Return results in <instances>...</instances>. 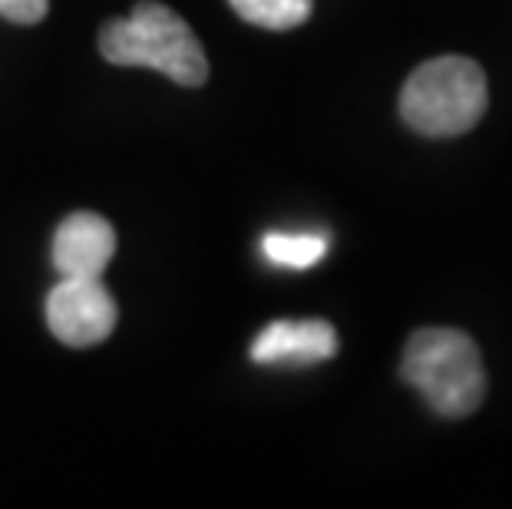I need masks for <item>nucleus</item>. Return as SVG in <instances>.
<instances>
[{"label": "nucleus", "instance_id": "1", "mask_svg": "<svg viewBox=\"0 0 512 509\" xmlns=\"http://www.w3.org/2000/svg\"><path fill=\"white\" fill-rule=\"evenodd\" d=\"M400 377L446 420L476 414L489 387L476 341L456 328L413 331L400 357Z\"/></svg>", "mask_w": 512, "mask_h": 509}, {"label": "nucleus", "instance_id": "2", "mask_svg": "<svg viewBox=\"0 0 512 509\" xmlns=\"http://www.w3.org/2000/svg\"><path fill=\"white\" fill-rule=\"evenodd\" d=\"M103 60L116 67H149L166 73L179 86H202L209 80V60L195 30L166 4L143 0L123 20L100 30Z\"/></svg>", "mask_w": 512, "mask_h": 509}, {"label": "nucleus", "instance_id": "3", "mask_svg": "<svg viewBox=\"0 0 512 509\" xmlns=\"http://www.w3.org/2000/svg\"><path fill=\"white\" fill-rule=\"evenodd\" d=\"M489 106L486 73L470 57H433L410 73L400 90V116L413 133L453 139L479 126Z\"/></svg>", "mask_w": 512, "mask_h": 509}, {"label": "nucleus", "instance_id": "4", "mask_svg": "<svg viewBox=\"0 0 512 509\" xmlns=\"http://www.w3.org/2000/svg\"><path fill=\"white\" fill-rule=\"evenodd\" d=\"M119 308L100 278H60L47 295V324L67 348H93L113 334Z\"/></svg>", "mask_w": 512, "mask_h": 509}, {"label": "nucleus", "instance_id": "5", "mask_svg": "<svg viewBox=\"0 0 512 509\" xmlns=\"http://www.w3.org/2000/svg\"><path fill=\"white\" fill-rule=\"evenodd\" d=\"M116 255L113 225L96 212H73L53 235V268L60 278H103Z\"/></svg>", "mask_w": 512, "mask_h": 509}, {"label": "nucleus", "instance_id": "6", "mask_svg": "<svg viewBox=\"0 0 512 509\" xmlns=\"http://www.w3.org/2000/svg\"><path fill=\"white\" fill-rule=\"evenodd\" d=\"M341 348L337 331L331 321L311 318V321H271L268 328L258 331L252 341V361L255 364H294L308 367L331 361Z\"/></svg>", "mask_w": 512, "mask_h": 509}, {"label": "nucleus", "instance_id": "7", "mask_svg": "<svg viewBox=\"0 0 512 509\" xmlns=\"http://www.w3.org/2000/svg\"><path fill=\"white\" fill-rule=\"evenodd\" d=\"M245 24L265 27V30H294L308 24L314 0H228Z\"/></svg>", "mask_w": 512, "mask_h": 509}, {"label": "nucleus", "instance_id": "8", "mask_svg": "<svg viewBox=\"0 0 512 509\" xmlns=\"http://www.w3.org/2000/svg\"><path fill=\"white\" fill-rule=\"evenodd\" d=\"M261 252L271 265H281V268H311L318 265L324 255H328V238L324 235H311V232H301V235H288V232H268L261 238Z\"/></svg>", "mask_w": 512, "mask_h": 509}, {"label": "nucleus", "instance_id": "9", "mask_svg": "<svg viewBox=\"0 0 512 509\" xmlns=\"http://www.w3.org/2000/svg\"><path fill=\"white\" fill-rule=\"evenodd\" d=\"M50 0H0V17L20 27H34L47 17Z\"/></svg>", "mask_w": 512, "mask_h": 509}]
</instances>
